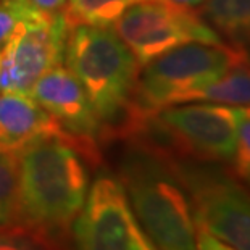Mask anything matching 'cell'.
Returning a JSON list of instances; mask_svg holds the SVG:
<instances>
[{
  "instance_id": "cell-1",
  "label": "cell",
  "mask_w": 250,
  "mask_h": 250,
  "mask_svg": "<svg viewBox=\"0 0 250 250\" xmlns=\"http://www.w3.org/2000/svg\"><path fill=\"white\" fill-rule=\"evenodd\" d=\"M97 155L70 134L37 137L18 150L17 221L44 236L68 229L90 188L87 162Z\"/></svg>"
},
{
  "instance_id": "cell-2",
  "label": "cell",
  "mask_w": 250,
  "mask_h": 250,
  "mask_svg": "<svg viewBox=\"0 0 250 250\" xmlns=\"http://www.w3.org/2000/svg\"><path fill=\"white\" fill-rule=\"evenodd\" d=\"M120 181L141 228L158 250H195L192 204L167 155L132 141L120 160Z\"/></svg>"
},
{
  "instance_id": "cell-3",
  "label": "cell",
  "mask_w": 250,
  "mask_h": 250,
  "mask_svg": "<svg viewBox=\"0 0 250 250\" xmlns=\"http://www.w3.org/2000/svg\"><path fill=\"white\" fill-rule=\"evenodd\" d=\"M65 65L89 97L104 125V139L121 136L141 65L111 26L68 31Z\"/></svg>"
},
{
  "instance_id": "cell-4",
  "label": "cell",
  "mask_w": 250,
  "mask_h": 250,
  "mask_svg": "<svg viewBox=\"0 0 250 250\" xmlns=\"http://www.w3.org/2000/svg\"><path fill=\"white\" fill-rule=\"evenodd\" d=\"M247 60L241 45L190 42L165 52L141 66L123 126V137H134L146 121L169 105H178L194 90L220 79Z\"/></svg>"
},
{
  "instance_id": "cell-5",
  "label": "cell",
  "mask_w": 250,
  "mask_h": 250,
  "mask_svg": "<svg viewBox=\"0 0 250 250\" xmlns=\"http://www.w3.org/2000/svg\"><path fill=\"white\" fill-rule=\"evenodd\" d=\"M192 204L197 228L234 250H250V195L221 167L168 157Z\"/></svg>"
},
{
  "instance_id": "cell-6",
  "label": "cell",
  "mask_w": 250,
  "mask_h": 250,
  "mask_svg": "<svg viewBox=\"0 0 250 250\" xmlns=\"http://www.w3.org/2000/svg\"><path fill=\"white\" fill-rule=\"evenodd\" d=\"M141 66L174 47L199 42L223 45V37L197 13L165 0H142L131 5L111 24Z\"/></svg>"
},
{
  "instance_id": "cell-7",
  "label": "cell",
  "mask_w": 250,
  "mask_h": 250,
  "mask_svg": "<svg viewBox=\"0 0 250 250\" xmlns=\"http://www.w3.org/2000/svg\"><path fill=\"white\" fill-rule=\"evenodd\" d=\"M244 107L221 104H178L162 108L152 121L168 142L169 157L231 162L237 148Z\"/></svg>"
},
{
  "instance_id": "cell-8",
  "label": "cell",
  "mask_w": 250,
  "mask_h": 250,
  "mask_svg": "<svg viewBox=\"0 0 250 250\" xmlns=\"http://www.w3.org/2000/svg\"><path fill=\"white\" fill-rule=\"evenodd\" d=\"M68 31L63 15L24 20L0 55V92L29 95L37 79L63 62Z\"/></svg>"
},
{
  "instance_id": "cell-9",
  "label": "cell",
  "mask_w": 250,
  "mask_h": 250,
  "mask_svg": "<svg viewBox=\"0 0 250 250\" xmlns=\"http://www.w3.org/2000/svg\"><path fill=\"white\" fill-rule=\"evenodd\" d=\"M141 229L120 178L99 173L73 225L76 250H127Z\"/></svg>"
},
{
  "instance_id": "cell-10",
  "label": "cell",
  "mask_w": 250,
  "mask_h": 250,
  "mask_svg": "<svg viewBox=\"0 0 250 250\" xmlns=\"http://www.w3.org/2000/svg\"><path fill=\"white\" fill-rule=\"evenodd\" d=\"M29 95L73 137L92 147L104 139L102 121L66 66L58 65L42 74Z\"/></svg>"
},
{
  "instance_id": "cell-11",
  "label": "cell",
  "mask_w": 250,
  "mask_h": 250,
  "mask_svg": "<svg viewBox=\"0 0 250 250\" xmlns=\"http://www.w3.org/2000/svg\"><path fill=\"white\" fill-rule=\"evenodd\" d=\"M50 134L68 132L31 95L0 92V152L17 153L37 137Z\"/></svg>"
},
{
  "instance_id": "cell-12",
  "label": "cell",
  "mask_w": 250,
  "mask_h": 250,
  "mask_svg": "<svg viewBox=\"0 0 250 250\" xmlns=\"http://www.w3.org/2000/svg\"><path fill=\"white\" fill-rule=\"evenodd\" d=\"M197 13L234 45L250 44V0H207Z\"/></svg>"
},
{
  "instance_id": "cell-13",
  "label": "cell",
  "mask_w": 250,
  "mask_h": 250,
  "mask_svg": "<svg viewBox=\"0 0 250 250\" xmlns=\"http://www.w3.org/2000/svg\"><path fill=\"white\" fill-rule=\"evenodd\" d=\"M188 102H211L232 107H250V63L249 58L231 68L220 79L194 90L183 99Z\"/></svg>"
},
{
  "instance_id": "cell-14",
  "label": "cell",
  "mask_w": 250,
  "mask_h": 250,
  "mask_svg": "<svg viewBox=\"0 0 250 250\" xmlns=\"http://www.w3.org/2000/svg\"><path fill=\"white\" fill-rule=\"evenodd\" d=\"M142 0H66L63 8L68 28L89 26H111L131 5Z\"/></svg>"
},
{
  "instance_id": "cell-15",
  "label": "cell",
  "mask_w": 250,
  "mask_h": 250,
  "mask_svg": "<svg viewBox=\"0 0 250 250\" xmlns=\"http://www.w3.org/2000/svg\"><path fill=\"white\" fill-rule=\"evenodd\" d=\"M18 158L13 152H0V231L17 221Z\"/></svg>"
},
{
  "instance_id": "cell-16",
  "label": "cell",
  "mask_w": 250,
  "mask_h": 250,
  "mask_svg": "<svg viewBox=\"0 0 250 250\" xmlns=\"http://www.w3.org/2000/svg\"><path fill=\"white\" fill-rule=\"evenodd\" d=\"M45 244L44 234L26 226L0 231V250H49Z\"/></svg>"
},
{
  "instance_id": "cell-17",
  "label": "cell",
  "mask_w": 250,
  "mask_h": 250,
  "mask_svg": "<svg viewBox=\"0 0 250 250\" xmlns=\"http://www.w3.org/2000/svg\"><path fill=\"white\" fill-rule=\"evenodd\" d=\"M36 13L28 12L13 0H0V55L12 39L18 26ZM42 17V15H41Z\"/></svg>"
},
{
  "instance_id": "cell-18",
  "label": "cell",
  "mask_w": 250,
  "mask_h": 250,
  "mask_svg": "<svg viewBox=\"0 0 250 250\" xmlns=\"http://www.w3.org/2000/svg\"><path fill=\"white\" fill-rule=\"evenodd\" d=\"M20 3L28 12L42 15V17H55L62 15L63 8L66 5V0H13Z\"/></svg>"
},
{
  "instance_id": "cell-19",
  "label": "cell",
  "mask_w": 250,
  "mask_h": 250,
  "mask_svg": "<svg viewBox=\"0 0 250 250\" xmlns=\"http://www.w3.org/2000/svg\"><path fill=\"white\" fill-rule=\"evenodd\" d=\"M195 250H234L231 246H228L220 239L211 236L208 231L197 228V247Z\"/></svg>"
},
{
  "instance_id": "cell-20",
  "label": "cell",
  "mask_w": 250,
  "mask_h": 250,
  "mask_svg": "<svg viewBox=\"0 0 250 250\" xmlns=\"http://www.w3.org/2000/svg\"><path fill=\"white\" fill-rule=\"evenodd\" d=\"M127 250H158V249L155 247V244L148 239V236L144 232V229H141L137 232V236L134 237V241L131 242V246Z\"/></svg>"
},
{
  "instance_id": "cell-21",
  "label": "cell",
  "mask_w": 250,
  "mask_h": 250,
  "mask_svg": "<svg viewBox=\"0 0 250 250\" xmlns=\"http://www.w3.org/2000/svg\"><path fill=\"white\" fill-rule=\"evenodd\" d=\"M165 2L173 3V5H176V7H181V8L197 10L202 3H205L207 0H165Z\"/></svg>"
},
{
  "instance_id": "cell-22",
  "label": "cell",
  "mask_w": 250,
  "mask_h": 250,
  "mask_svg": "<svg viewBox=\"0 0 250 250\" xmlns=\"http://www.w3.org/2000/svg\"><path fill=\"white\" fill-rule=\"evenodd\" d=\"M247 58H249V63H250V50H247Z\"/></svg>"
}]
</instances>
